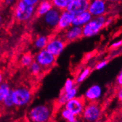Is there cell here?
<instances>
[{
    "instance_id": "24",
    "label": "cell",
    "mask_w": 122,
    "mask_h": 122,
    "mask_svg": "<svg viewBox=\"0 0 122 122\" xmlns=\"http://www.w3.org/2000/svg\"><path fill=\"white\" fill-rule=\"evenodd\" d=\"M28 69H29L30 72L35 76L39 75L43 71V68L36 61H34L31 64V65L28 67Z\"/></svg>"
},
{
    "instance_id": "25",
    "label": "cell",
    "mask_w": 122,
    "mask_h": 122,
    "mask_svg": "<svg viewBox=\"0 0 122 122\" xmlns=\"http://www.w3.org/2000/svg\"><path fill=\"white\" fill-rule=\"evenodd\" d=\"M76 83L74 79L71 78H67L64 83L62 92H67L70 91L76 87Z\"/></svg>"
},
{
    "instance_id": "9",
    "label": "cell",
    "mask_w": 122,
    "mask_h": 122,
    "mask_svg": "<svg viewBox=\"0 0 122 122\" xmlns=\"http://www.w3.org/2000/svg\"><path fill=\"white\" fill-rule=\"evenodd\" d=\"M107 8V4L104 0H92L89 1L87 11L93 17H98L104 16Z\"/></svg>"
},
{
    "instance_id": "17",
    "label": "cell",
    "mask_w": 122,
    "mask_h": 122,
    "mask_svg": "<svg viewBox=\"0 0 122 122\" xmlns=\"http://www.w3.org/2000/svg\"><path fill=\"white\" fill-rule=\"evenodd\" d=\"M53 8L51 1H40L36 7V14L37 17L40 18L46 15L48 11Z\"/></svg>"
},
{
    "instance_id": "8",
    "label": "cell",
    "mask_w": 122,
    "mask_h": 122,
    "mask_svg": "<svg viewBox=\"0 0 122 122\" xmlns=\"http://www.w3.org/2000/svg\"><path fill=\"white\" fill-rule=\"evenodd\" d=\"M66 42L61 37H54L49 39L46 49L54 56L58 57L63 53Z\"/></svg>"
},
{
    "instance_id": "23",
    "label": "cell",
    "mask_w": 122,
    "mask_h": 122,
    "mask_svg": "<svg viewBox=\"0 0 122 122\" xmlns=\"http://www.w3.org/2000/svg\"><path fill=\"white\" fill-rule=\"evenodd\" d=\"M34 58L30 53H25L20 59L21 65L24 67H29L34 62Z\"/></svg>"
},
{
    "instance_id": "13",
    "label": "cell",
    "mask_w": 122,
    "mask_h": 122,
    "mask_svg": "<svg viewBox=\"0 0 122 122\" xmlns=\"http://www.w3.org/2000/svg\"><path fill=\"white\" fill-rule=\"evenodd\" d=\"M74 16L67 10L61 11L57 29L64 32L73 26Z\"/></svg>"
},
{
    "instance_id": "11",
    "label": "cell",
    "mask_w": 122,
    "mask_h": 122,
    "mask_svg": "<svg viewBox=\"0 0 122 122\" xmlns=\"http://www.w3.org/2000/svg\"><path fill=\"white\" fill-rule=\"evenodd\" d=\"M103 94V88L99 84H93L85 91L83 98L87 103H97Z\"/></svg>"
},
{
    "instance_id": "33",
    "label": "cell",
    "mask_w": 122,
    "mask_h": 122,
    "mask_svg": "<svg viewBox=\"0 0 122 122\" xmlns=\"http://www.w3.org/2000/svg\"><path fill=\"white\" fill-rule=\"evenodd\" d=\"M120 113L122 116V104H121V105H120Z\"/></svg>"
},
{
    "instance_id": "1",
    "label": "cell",
    "mask_w": 122,
    "mask_h": 122,
    "mask_svg": "<svg viewBox=\"0 0 122 122\" xmlns=\"http://www.w3.org/2000/svg\"><path fill=\"white\" fill-rule=\"evenodd\" d=\"M53 113V107L50 104H38L29 109L27 117L29 122H50Z\"/></svg>"
},
{
    "instance_id": "32",
    "label": "cell",
    "mask_w": 122,
    "mask_h": 122,
    "mask_svg": "<svg viewBox=\"0 0 122 122\" xmlns=\"http://www.w3.org/2000/svg\"><path fill=\"white\" fill-rule=\"evenodd\" d=\"M3 83V75L0 72V85Z\"/></svg>"
},
{
    "instance_id": "34",
    "label": "cell",
    "mask_w": 122,
    "mask_h": 122,
    "mask_svg": "<svg viewBox=\"0 0 122 122\" xmlns=\"http://www.w3.org/2000/svg\"><path fill=\"white\" fill-rule=\"evenodd\" d=\"M2 17H1V15H0V26H1V23H2Z\"/></svg>"
},
{
    "instance_id": "28",
    "label": "cell",
    "mask_w": 122,
    "mask_h": 122,
    "mask_svg": "<svg viewBox=\"0 0 122 122\" xmlns=\"http://www.w3.org/2000/svg\"><path fill=\"white\" fill-rule=\"evenodd\" d=\"M116 84L119 87L122 86V69L118 73L117 76L116 77Z\"/></svg>"
},
{
    "instance_id": "2",
    "label": "cell",
    "mask_w": 122,
    "mask_h": 122,
    "mask_svg": "<svg viewBox=\"0 0 122 122\" xmlns=\"http://www.w3.org/2000/svg\"><path fill=\"white\" fill-rule=\"evenodd\" d=\"M33 94L30 88L25 86H20L12 89L11 97L14 105L22 108L27 106L33 99Z\"/></svg>"
},
{
    "instance_id": "37",
    "label": "cell",
    "mask_w": 122,
    "mask_h": 122,
    "mask_svg": "<svg viewBox=\"0 0 122 122\" xmlns=\"http://www.w3.org/2000/svg\"><path fill=\"white\" fill-rule=\"evenodd\" d=\"M116 122L114 121V120H109V121H107V122Z\"/></svg>"
},
{
    "instance_id": "18",
    "label": "cell",
    "mask_w": 122,
    "mask_h": 122,
    "mask_svg": "<svg viewBox=\"0 0 122 122\" xmlns=\"http://www.w3.org/2000/svg\"><path fill=\"white\" fill-rule=\"evenodd\" d=\"M49 38L46 35H39L36 37L33 42L34 46L37 50H43L46 49L48 43Z\"/></svg>"
},
{
    "instance_id": "10",
    "label": "cell",
    "mask_w": 122,
    "mask_h": 122,
    "mask_svg": "<svg viewBox=\"0 0 122 122\" xmlns=\"http://www.w3.org/2000/svg\"><path fill=\"white\" fill-rule=\"evenodd\" d=\"M86 103L83 97H77L68 101L64 105V107L71 112L77 117L81 116L84 110Z\"/></svg>"
},
{
    "instance_id": "36",
    "label": "cell",
    "mask_w": 122,
    "mask_h": 122,
    "mask_svg": "<svg viewBox=\"0 0 122 122\" xmlns=\"http://www.w3.org/2000/svg\"><path fill=\"white\" fill-rule=\"evenodd\" d=\"M116 122H122V119H119V120H117V121Z\"/></svg>"
},
{
    "instance_id": "26",
    "label": "cell",
    "mask_w": 122,
    "mask_h": 122,
    "mask_svg": "<svg viewBox=\"0 0 122 122\" xmlns=\"http://www.w3.org/2000/svg\"><path fill=\"white\" fill-rule=\"evenodd\" d=\"M2 104H3L4 106L6 108H8V109H10L12 108V107H14V103L12 101V97H11V93L10 95H8L4 100L2 102Z\"/></svg>"
},
{
    "instance_id": "7",
    "label": "cell",
    "mask_w": 122,
    "mask_h": 122,
    "mask_svg": "<svg viewBox=\"0 0 122 122\" xmlns=\"http://www.w3.org/2000/svg\"><path fill=\"white\" fill-rule=\"evenodd\" d=\"M60 14V11L53 7L46 15L40 18V22L47 29L53 30L57 28Z\"/></svg>"
},
{
    "instance_id": "5",
    "label": "cell",
    "mask_w": 122,
    "mask_h": 122,
    "mask_svg": "<svg viewBox=\"0 0 122 122\" xmlns=\"http://www.w3.org/2000/svg\"><path fill=\"white\" fill-rule=\"evenodd\" d=\"M102 107L97 103H87L84 107L81 117L85 122H96L102 117Z\"/></svg>"
},
{
    "instance_id": "30",
    "label": "cell",
    "mask_w": 122,
    "mask_h": 122,
    "mask_svg": "<svg viewBox=\"0 0 122 122\" xmlns=\"http://www.w3.org/2000/svg\"><path fill=\"white\" fill-rule=\"evenodd\" d=\"M122 46V39L114 42L111 44V47L113 49H117Z\"/></svg>"
},
{
    "instance_id": "19",
    "label": "cell",
    "mask_w": 122,
    "mask_h": 122,
    "mask_svg": "<svg viewBox=\"0 0 122 122\" xmlns=\"http://www.w3.org/2000/svg\"><path fill=\"white\" fill-rule=\"evenodd\" d=\"M12 89L7 83L3 82L0 85V103H2L8 95L11 94Z\"/></svg>"
},
{
    "instance_id": "16",
    "label": "cell",
    "mask_w": 122,
    "mask_h": 122,
    "mask_svg": "<svg viewBox=\"0 0 122 122\" xmlns=\"http://www.w3.org/2000/svg\"><path fill=\"white\" fill-rule=\"evenodd\" d=\"M92 15L89 13L88 11L81 12L80 14H78L77 15L74 16L73 18V26H77V27H83L86 24L91 21V20L93 18Z\"/></svg>"
},
{
    "instance_id": "35",
    "label": "cell",
    "mask_w": 122,
    "mask_h": 122,
    "mask_svg": "<svg viewBox=\"0 0 122 122\" xmlns=\"http://www.w3.org/2000/svg\"><path fill=\"white\" fill-rule=\"evenodd\" d=\"M81 122L80 120H78V119H77L76 120H75V121H74V122Z\"/></svg>"
},
{
    "instance_id": "3",
    "label": "cell",
    "mask_w": 122,
    "mask_h": 122,
    "mask_svg": "<svg viewBox=\"0 0 122 122\" xmlns=\"http://www.w3.org/2000/svg\"><path fill=\"white\" fill-rule=\"evenodd\" d=\"M36 7L28 4L25 0L18 1L14 10L15 18L21 23L28 22L36 14Z\"/></svg>"
},
{
    "instance_id": "4",
    "label": "cell",
    "mask_w": 122,
    "mask_h": 122,
    "mask_svg": "<svg viewBox=\"0 0 122 122\" xmlns=\"http://www.w3.org/2000/svg\"><path fill=\"white\" fill-rule=\"evenodd\" d=\"M106 18L104 16L93 17L87 24L82 27L83 37L91 38L97 35L102 28L106 26Z\"/></svg>"
},
{
    "instance_id": "31",
    "label": "cell",
    "mask_w": 122,
    "mask_h": 122,
    "mask_svg": "<svg viewBox=\"0 0 122 122\" xmlns=\"http://www.w3.org/2000/svg\"><path fill=\"white\" fill-rule=\"evenodd\" d=\"M112 22V18H106V26H109V24H111Z\"/></svg>"
},
{
    "instance_id": "12",
    "label": "cell",
    "mask_w": 122,
    "mask_h": 122,
    "mask_svg": "<svg viewBox=\"0 0 122 122\" xmlns=\"http://www.w3.org/2000/svg\"><path fill=\"white\" fill-rule=\"evenodd\" d=\"M88 0H70L66 10L73 16L86 11L89 7Z\"/></svg>"
},
{
    "instance_id": "15",
    "label": "cell",
    "mask_w": 122,
    "mask_h": 122,
    "mask_svg": "<svg viewBox=\"0 0 122 122\" xmlns=\"http://www.w3.org/2000/svg\"><path fill=\"white\" fill-rule=\"evenodd\" d=\"M78 88L76 86L71 90L67 92H61L57 100V104L59 106H64L68 101L77 97Z\"/></svg>"
},
{
    "instance_id": "38",
    "label": "cell",
    "mask_w": 122,
    "mask_h": 122,
    "mask_svg": "<svg viewBox=\"0 0 122 122\" xmlns=\"http://www.w3.org/2000/svg\"><path fill=\"white\" fill-rule=\"evenodd\" d=\"M101 122L100 120H99V121H97V122Z\"/></svg>"
},
{
    "instance_id": "40",
    "label": "cell",
    "mask_w": 122,
    "mask_h": 122,
    "mask_svg": "<svg viewBox=\"0 0 122 122\" xmlns=\"http://www.w3.org/2000/svg\"></svg>"
},
{
    "instance_id": "6",
    "label": "cell",
    "mask_w": 122,
    "mask_h": 122,
    "mask_svg": "<svg viewBox=\"0 0 122 122\" xmlns=\"http://www.w3.org/2000/svg\"><path fill=\"white\" fill-rule=\"evenodd\" d=\"M56 57L46 49L39 50L35 55L34 61L41 66L43 69H48L55 64Z\"/></svg>"
},
{
    "instance_id": "29",
    "label": "cell",
    "mask_w": 122,
    "mask_h": 122,
    "mask_svg": "<svg viewBox=\"0 0 122 122\" xmlns=\"http://www.w3.org/2000/svg\"><path fill=\"white\" fill-rule=\"evenodd\" d=\"M116 97L118 101L120 104H122V86L119 87L118 88V90L116 93Z\"/></svg>"
},
{
    "instance_id": "22",
    "label": "cell",
    "mask_w": 122,
    "mask_h": 122,
    "mask_svg": "<svg viewBox=\"0 0 122 122\" xmlns=\"http://www.w3.org/2000/svg\"><path fill=\"white\" fill-rule=\"evenodd\" d=\"M90 72L91 70L89 68H85L82 69L76 78L75 80H74L75 83L76 84H81L84 82L90 75Z\"/></svg>"
},
{
    "instance_id": "14",
    "label": "cell",
    "mask_w": 122,
    "mask_h": 122,
    "mask_svg": "<svg viewBox=\"0 0 122 122\" xmlns=\"http://www.w3.org/2000/svg\"><path fill=\"white\" fill-rule=\"evenodd\" d=\"M81 37H83L81 27L72 26L63 32L61 37L66 42H73L77 40Z\"/></svg>"
},
{
    "instance_id": "20",
    "label": "cell",
    "mask_w": 122,
    "mask_h": 122,
    "mask_svg": "<svg viewBox=\"0 0 122 122\" xmlns=\"http://www.w3.org/2000/svg\"><path fill=\"white\" fill-rule=\"evenodd\" d=\"M60 114L61 117L66 122H73L77 119L75 115H74L70 111L64 107L61 109Z\"/></svg>"
},
{
    "instance_id": "39",
    "label": "cell",
    "mask_w": 122,
    "mask_h": 122,
    "mask_svg": "<svg viewBox=\"0 0 122 122\" xmlns=\"http://www.w3.org/2000/svg\"><path fill=\"white\" fill-rule=\"evenodd\" d=\"M0 36H1V32H0Z\"/></svg>"
},
{
    "instance_id": "27",
    "label": "cell",
    "mask_w": 122,
    "mask_h": 122,
    "mask_svg": "<svg viewBox=\"0 0 122 122\" xmlns=\"http://www.w3.org/2000/svg\"><path fill=\"white\" fill-rule=\"evenodd\" d=\"M108 64V61L107 60H103L101 61L100 62H98L96 65V69L97 70H101V69H103L105 68Z\"/></svg>"
},
{
    "instance_id": "21",
    "label": "cell",
    "mask_w": 122,
    "mask_h": 122,
    "mask_svg": "<svg viewBox=\"0 0 122 122\" xmlns=\"http://www.w3.org/2000/svg\"><path fill=\"white\" fill-rule=\"evenodd\" d=\"M70 0H53L51 1L53 7L60 11L66 10Z\"/></svg>"
}]
</instances>
